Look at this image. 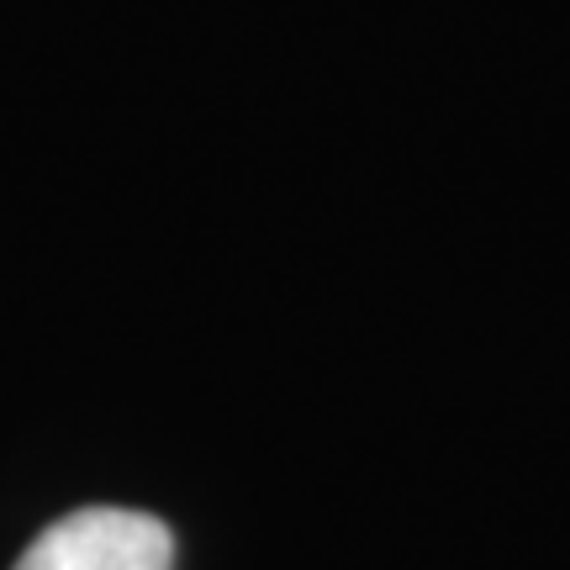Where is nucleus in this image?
Listing matches in <instances>:
<instances>
[{
  "label": "nucleus",
  "instance_id": "obj_1",
  "mask_svg": "<svg viewBox=\"0 0 570 570\" xmlns=\"http://www.w3.org/2000/svg\"><path fill=\"white\" fill-rule=\"evenodd\" d=\"M11 570H175V539L132 508H80L42 529Z\"/></svg>",
  "mask_w": 570,
  "mask_h": 570
}]
</instances>
